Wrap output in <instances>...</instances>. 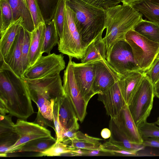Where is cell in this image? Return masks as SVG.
Returning a JSON list of instances; mask_svg holds the SVG:
<instances>
[{
	"label": "cell",
	"mask_w": 159,
	"mask_h": 159,
	"mask_svg": "<svg viewBox=\"0 0 159 159\" xmlns=\"http://www.w3.org/2000/svg\"><path fill=\"white\" fill-rule=\"evenodd\" d=\"M31 101L24 79L2 63L0 68V115L9 114L26 120L34 113Z\"/></svg>",
	"instance_id": "cell-1"
},
{
	"label": "cell",
	"mask_w": 159,
	"mask_h": 159,
	"mask_svg": "<svg viewBox=\"0 0 159 159\" xmlns=\"http://www.w3.org/2000/svg\"><path fill=\"white\" fill-rule=\"evenodd\" d=\"M24 79L31 100L38 108L34 122L44 127H50L54 130L53 107L65 95L60 74L38 79Z\"/></svg>",
	"instance_id": "cell-2"
},
{
	"label": "cell",
	"mask_w": 159,
	"mask_h": 159,
	"mask_svg": "<svg viewBox=\"0 0 159 159\" xmlns=\"http://www.w3.org/2000/svg\"><path fill=\"white\" fill-rule=\"evenodd\" d=\"M73 11L75 23L80 35L84 48L95 40L102 38L105 28V12L83 0H65Z\"/></svg>",
	"instance_id": "cell-3"
},
{
	"label": "cell",
	"mask_w": 159,
	"mask_h": 159,
	"mask_svg": "<svg viewBox=\"0 0 159 159\" xmlns=\"http://www.w3.org/2000/svg\"><path fill=\"white\" fill-rule=\"evenodd\" d=\"M106 33L103 38L106 46V57L113 45L125 40L127 32L133 30L143 19V15L131 6L118 5L105 10Z\"/></svg>",
	"instance_id": "cell-4"
},
{
	"label": "cell",
	"mask_w": 159,
	"mask_h": 159,
	"mask_svg": "<svg viewBox=\"0 0 159 159\" xmlns=\"http://www.w3.org/2000/svg\"><path fill=\"white\" fill-rule=\"evenodd\" d=\"M58 49L61 53L78 59L84 57L85 51L75 23L73 11L66 4L63 33L59 39Z\"/></svg>",
	"instance_id": "cell-5"
},
{
	"label": "cell",
	"mask_w": 159,
	"mask_h": 159,
	"mask_svg": "<svg viewBox=\"0 0 159 159\" xmlns=\"http://www.w3.org/2000/svg\"><path fill=\"white\" fill-rule=\"evenodd\" d=\"M155 96L154 85L145 74L137 90L127 105L137 127L147 121Z\"/></svg>",
	"instance_id": "cell-6"
},
{
	"label": "cell",
	"mask_w": 159,
	"mask_h": 159,
	"mask_svg": "<svg viewBox=\"0 0 159 159\" xmlns=\"http://www.w3.org/2000/svg\"><path fill=\"white\" fill-rule=\"evenodd\" d=\"M125 40L130 46L135 62L145 72L150 67L159 53V43L152 42L133 30L128 31Z\"/></svg>",
	"instance_id": "cell-7"
},
{
	"label": "cell",
	"mask_w": 159,
	"mask_h": 159,
	"mask_svg": "<svg viewBox=\"0 0 159 159\" xmlns=\"http://www.w3.org/2000/svg\"><path fill=\"white\" fill-rule=\"evenodd\" d=\"M69 60L63 76V88L65 95L72 106L78 120L82 122L87 114L88 103L83 97L77 85L74 76L72 57Z\"/></svg>",
	"instance_id": "cell-8"
},
{
	"label": "cell",
	"mask_w": 159,
	"mask_h": 159,
	"mask_svg": "<svg viewBox=\"0 0 159 159\" xmlns=\"http://www.w3.org/2000/svg\"><path fill=\"white\" fill-rule=\"evenodd\" d=\"M65 62L62 54L55 53L42 56L23 73L22 78L33 80L60 74L65 68Z\"/></svg>",
	"instance_id": "cell-9"
},
{
	"label": "cell",
	"mask_w": 159,
	"mask_h": 159,
	"mask_svg": "<svg viewBox=\"0 0 159 159\" xmlns=\"http://www.w3.org/2000/svg\"><path fill=\"white\" fill-rule=\"evenodd\" d=\"M106 59L119 75L132 71H141L135 62L130 46L125 40L117 42Z\"/></svg>",
	"instance_id": "cell-10"
},
{
	"label": "cell",
	"mask_w": 159,
	"mask_h": 159,
	"mask_svg": "<svg viewBox=\"0 0 159 159\" xmlns=\"http://www.w3.org/2000/svg\"><path fill=\"white\" fill-rule=\"evenodd\" d=\"M14 127L19 139L7 151V154L17 152L22 146L33 140L52 136L50 131L45 127L24 120L18 119Z\"/></svg>",
	"instance_id": "cell-11"
},
{
	"label": "cell",
	"mask_w": 159,
	"mask_h": 159,
	"mask_svg": "<svg viewBox=\"0 0 159 159\" xmlns=\"http://www.w3.org/2000/svg\"><path fill=\"white\" fill-rule=\"evenodd\" d=\"M94 78L93 89L98 94L111 86L119 80L120 75L111 67L106 59L93 63Z\"/></svg>",
	"instance_id": "cell-12"
},
{
	"label": "cell",
	"mask_w": 159,
	"mask_h": 159,
	"mask_svg": "<svg viewBox=\"0 0 159 159\" xmlns=\"http://www.w3.org/2000/svg\"><path fill=\"white\" fill-rule=\"evenodd\" d=\"M74 76L81 94L88 103L95 95L93 87L94 74L93 63L72 61Z\"/></svg>",
	"instance_id": "cell-13"
},
{
	"label": "cell",
	"mask_w": 159,
	"mask_h": 159,
	"mask_svg": "<svg viewBox=\"0 0 159 159\" xmlns=\"http://www.w3.org/2000/svg\"><path fill=\"white\" fill-rule=\"evenodd\" d=\"M98 101L103 104L108 115L113 118L126 105L118 82L98 94Z\"/></svg>",
	"instance_id": "cell-14"
},
{
	"label": "cell",
	"mask_w": 159,
	"mask_h": 159,
	"mask_svg": "<svg viewBox=\"0 0 159 159\" xmlns=\"http://www.w3.org/2000/svg\"><path fill=\"white\" fill-rule=\"evenodd\" d=\"M112 119L116 125L130 141L142 144L143 139L127 104L123 107L116 117Z\"/></svg>",
	"instance_id": "cell-15"
},
{
	"label": "cell",
	"mask_w": 159,
	"mask_h": 159,
	"mask_svg": "<svg viewBox=\"0 0 159 159\" xmlns=\"http://www.w3.org/2000/svg\"><path fill=\"white\" fill-rule=\"evenodd\" d=\"M12 116L0 115V157H6L7 151L17 141L19 136L16 131Z\"/></svg>",
	"instance_id": "cell-16"
},
{
	"label": "cell",
	"mask_w": 159,
	"mask_h": 159,
	"mask_svg": "<svg viewBox=\"0 0 159 159\" xmlns=\"http://www.w3.org/2000/svg\"><path fill=\"white\" fill-rule=\"evenodd\" d=\"M25 30L22 26H20L9 52L6 57L2 61V63L8 66L18 76L22 78L21 47Z\"/></svg>",
	"instance_id": "cell-17"
},
{
	"label": "cell",
	"mask_w": 159,
	"mask_h": 159,
	"mask_svg": "<svg viewBox=\"0 0 159 159\" xmlns=\"http://www.w3.org/2000/svg\"><path fill=\"white\" fill-rule=\"evenodd\" d=\"M145 74L144 71H134L120 75L118 82L127 105L137 90Z\"/></svg>",
	"instance_id": "cell-18"
},
{
	"label": "cell",
	"mask_w": 159,
	"mask_h": 159,
	"mask_svg": "<svg viewBox=\"0 0 159 159\" xmlns=\"http://www.w3.org/2000/svg\"><path fill=\"white\" fill-rule=\"evenodd\" d=\"M46 29L45 23H42L31 33L29 53V67L33 65L42 56V50Z\"/></svg>",
	"instance_id": "cell-19"
},
{
	"label": "cell",
	"mask_w": 159,
	"mask_h": 159,
	"mask_svg": "<svg viewBox=\"0 0 159 159\" xmlns=\"http://www.w3.org/2000/svg\"><path fill=\"white\" fill-rule=\"evenodd\" d=\"M59 118L60 123L66 130L71 128L78 130L79 125L75 112L65 95L59 101Z\"/></svg>",
	"instance_id": "cell-20"
},
{
	"label": "cell",
	"mask_w": 159,
	"mask_h": 159,
	"mask_svg": "<svg viewBox=\"0 0 159 159\" xmlns=\"http://www.w3.org/2000/svg\"><path fill=\"white\" fill-rule=\"evenodd\" d=\"M13 14L14 21L22 19L21 26L31 33L35 29L33 20L25 0H9Z\"/></svg>",
	"instance_id": "cell-21"
},
{
	"label": "cell",
	"mask_w": 159,
	"mask_h": 159,
	"mask_svg": "<svg viewBox=\"0 0 159 159\" xmlns=\"http://www.w3.org/2000/svg\"><path fill=\"white\" fill-rule=\"evenodd\" d=\"M22 21V18H20L12 22L4 32L0 33L1 61L4 59L9 52L21 26Z\"/></svg>",
	"instance_id": "cell-22"
},
{
	"label": "cell",
	"mask_w": 159,
	"mask_h": 159,
	"mask_svg": "<svg viewBox=\"0 0 159 159\" xmlns=\"http://www.w3.org/2000/svg\"><path fill=\"white\" fill-rule=\"evenodd\" d=\"M107 49L103 38L98 39L90 44L86 49L81 62L91 63L106 58Z\"/></svg>",
	"instance_id": "cell-23"
},
{
	"label": "cell",
	"mask_w": 159,
	"mask_h": 159,
	"mask_svg": "<svg viewBox=\"0 0 159 159\" xmlns=\"http://www.w3.org/2000/svg\"><path fill=\"white\" fill-rule=\"evenodd\" d=\"M109 129L111 133L109 140L113 143L128 149L140 151L145 148L142 144L137 143L130 141L119 129L111 118L109 123Z\"/></svg>",
	"instance_id": "cell-24"
},
{
	"label": "cell",
	"mask_w": 159,
	"mask_h": 159,
	"mask_svg": "<svg viewBox=\"0 0 159 159\" xmlns=\"http://www.w3.org/2000/svg\"><path fill=\"white\" fill-rule=\"evenodd\" d=\"M130 6L149 21L159 25V0H144Z\"/></svg>",
	"instance_id": "cell-25"
},
{
	"label": "cell",
	"mask_w": 159,
	"mask_h": 159,
	"mask_svg": "<svg viewBox=\"0 0 159 159\" xmlns=\"http://www.w3.org/2000/svg\"><path fill=\"white\" fill-rule=\"evenodd\" d=\"M80 149L76 148L61 142L56 141L44 151L39 152L38 157L60 156H80Z\"/></svg>",
	"instance_id": "cell-26"
},
{
	"label": "cell",
	"mask_w": 159,
	"mask_h": 159,
	"mask_svg": "<svg viewBox=\"0 0 159 159\" xmlns=\"http://www.w3.org/2000/svg\"><path fill=\"white\" fill-rule=\"evenodd\" d=\"M102 139L93 137L80 131L76 132L74 139L68 144L70 147L82 150H90L99 148Z\"/></svg>",
	"instance_id": "cell-27"
},
{
	"label": "cell",
	"mask_w": 159,
	"mask_h": 159,
	"mask_svg": "<svg viewBox=\"0 0 159 159\" xmlns=\"http://www.w3.org/2000/svg\"><path fill=\"white\" fill-rule=\"evenodd\" d=\"M133 30L148 39L159 43V25L143 19Z\"/></svg>",
	"instance_id": "cell-28"
},
{
	"label": "cell",
	"mask_w": 159,
	"mask_h": 159,
	"mask_svg": "<svg viewBox=\"0 0 159 159\" xmlns=\"http://www.w3.org/2000/svg\"><path fill=\"white\" fill-rule=\"evenodd\" d=\"M57 141L52 136L30 141L22 146L17 152H43L50 147Z\"/></svg>",
	"instance_id": "cell-29"
},
{
	"label": "cell",
	"mask_w": 159,
	"mask_h": 159,
	"mask_svg": "<svg viewBox=\"0 0 159 159\" xmlns=\"http://www.w3.org/2000/svg\"><path fill=\"white\" fill-rule=\"evenodd\" d=\"M45 24L46 29L42 53L49 54L53 48L58 44L59 38L53 19Z\"/></svg>",
	"instance_id": "cell-30"
},
{
	"label": "cell",
	"mask_w": 159,
	"mask_h": 159,
	"mask_svg": "<svg viewBox=\"0 0 159 159\" xmlns=\"http://www.w3.org/2000/svg\"><path fill=\"white\" fill-rule=\"evenodd\" d=\"M102 150L108 155L125 156H140L137 150L125 148L109 140L102 144Z\"/></svg>",
	"instance_id": "cell-31"
},
{
	"label": "cell",
	"mask_w": 159,
	"mask_h": 159,
	"mask_svg": "<svg viewBox=\"0 0 159 159\" xmlns=\"http://www.w3.org/2000/svg\"><path fill=\"white\" fill-rule=\"evenodd\" d=\"M0 33L4 32L14 22L12 10L9 0H0Z\"/></svg>",
	"instance_id": "cell-32"
},
{
	"label": "cell",
	"mask_w": 159,
	"mask_h": 159,
	"mask_svg": "<svg viewBox=\"0 0 159 159\" xmlns=\"http://www.w3.org/2000/svg\"><path fill=\"white\" fill-rule=\"evenodd\" d=\"M37 0L45 23L50 21L60 0Z\"/></svg>",
	"instance_id": "cell-33"
},
{
	"label": "cell",
	"mask_w": 159,
	"mask_h": 159,
	"mask_svg": "<svg viewBox=\"0 0 159 159\" xmlns=\"http://www.w3.org/2000/svg\"><path fill=\"white\" fill-rule=\"evenodd\" d=\"M65 7V0H60L56 8L52 19L59 39L61 38L63 34Z\"/></svg>",
	"instance_id": "cell-34"
},
{
	"label": "cell",
	"mask_w": 159,
	"mask_h": 159,
	"mask_svg": "<svg viewBox=\"0 0 159 159\" xmlns=\"http://www.w3.org/2000/svg\"><path fill=\"white\" fill-rule=\"evenodd\" d=\"M32 17L35 28L45 23L37 0H25Z\"/></svg>",
	"instance_id": "cell-35"
},
{
	"label": "cell",
	"mask_w": 159,
	"mask_h": 159,
	"mask_svg": "<svg viewBox=\"0 0 159 159\" xmlns=\"http://www.w3.org/2000/svg\"><path fill=\"white\" fill-rule=\"evenodd\" d=\"M30 39L31 33L25 29L24 39L21 47L23 75L29 67V53Z\"/></svg>",
	"instance_id": "cell-36"
},
{
	"label": "cell",
	"mask_w": 159,
	"mask_h": 159,
	"mask_svg": "<svg viewBox=\"0 0 159 159\" xmlns=\"http://www.w3.org/2000/svg\"><path fill=\"white\" fill-rule=\"evenodd\" d=\"M154 123H148L147 121L138 127L139 134L142 139L147 138L159 137V127Z\"/></svg>",
	"instance_id": "cell-37"
},
{
	"label": "cell",
	"mask_w": 159,
	"mask_h": 159,
	"mask_svg": "<svg viewBox=\"0 0 159 159\" xmlns=\"http://www.w3.org/2000/svg\"><path fill=\"white\" fill-rule=\"evenodd\" d=\"M60 99L55 103L53 108V122L57 142H61L63 135L65 131L60 123L59 118V101Z\"/></svg>",
	"instance_id": "cell-38"
},
{
	"label": "cell",
	"mask_w": 159,
	"mask_h": 159,
	"mask_svg": "<svg viewBox=\"0 0 159 159\" xmlns=\"http://www.w3.org/2000/svg\"><path fill=\"white\" fill-rule=\"evenodd\" d=\"M145 72L154 85L158 82L159 81V58L157 57L149 69Z\"/></svg>",
	"instance_id": "cell-39"
},
{
	"label": "cell",
	"mask_w": 159,
	"mask_h": 159,
	"mask_svg": "<svg viewBox=\"0 0 159 159\" xmlns=\"http://www.w3.org/2000/svg\"><path fill=\"white\" fill-rule=\"evenodd\" d=\"M87 3L97 7L106 10L117 5L120 0H83Z\"/></svg>",
	"instance_id": "cell-40"
},
{
	"label": "cell",
	"mask_w": 159,
	"mask_h": 159,
	"mask_svg": "<svg viewBox=\"0 0 159 159\" xmlns=\"http://www.w3.org/2000/svg\"><path fill=\"white\" fill-rule=\"evenodd\" d=\"M143 139L142 144L145 147L159 148V137L147 138Z\"/></svg>",
	"instance_id": "cell-41"
},
{
	"label": "cell",
	"mask_w": 159,
	"mask_h": 159,
	"mask_svg": "<svg viewBox=\"0 0 159 159\" xmlns=\"http://www.w3.org/2000/svg\"><path fill=\"white\" fill-rule=\"evenodd\" d=\"M101 145L100 147L98 149L90 150H83V156H98L102 155H108L107 153L103 151L101 149Z\"/></svg>",
	"instance_id": "cell-42"
},
{
	"label": "cell",
	"mask_w": 159,
	"mask_h": 159,
	"mask_svg": "<svg viewBox=\"0 0 159 159\" xmlns=\"http://www.w3.org/2000/svg\"><path fill=\"white\" fill-rule=\"evenodd\" d=\"M111 134V133L110 130L107 128L103 129L101 133V136L105 139L110 138Z\"/></svg>",
	"instance_id": "cell-43"
},
{
	"label": "cell",
	"mask_w": 159,
	"mask_h": 159,
	"mask_svg": "<svg viewBox=\"0 0 159 159\" xmlns=\"http://www.w3.org/2000/svg\"><path fill=\"white\" fill-rule=\"evenodd\" d=\"M143 0H120L122 4H125L129 5Z\"/></svg>",
	"instance_id": "cell-44"
},
{
	"label": "cell",
	"mask_w": 159,
	"mask_h": 159,
	"mask_svg": "<svg viewBox=\"0 0 159 159\" xmlns=\"http://www.w3.org/2000/svg\"><path fill=\"white\" fill-rule=\"evenodd\" d=\"M154 85L155 96L159 98V81Z\"/></svg>",
	"instance_id": "cell-45"
},
{
	"label": "cell",
	"mask_w": 159,
	"mask_h": 159,
	"mask_svg": "<svg viewBox=\"0 0 159 159\" xmlns=\"http://www.w3.org/2000/svg\"><path fill=\"white\" fill-rule=\"evenodd\" d=\"M155 123L157 125L159 126V116L157 118V120L155 122Z\"/></svg>",
	"instance_id": "cell-46"
},
{
	"label": "cell",
	"mask_w": 159,
	"mask_h": 159,
	"mask_svg": "<svg viewBox=\"0 0 159 159\" xmlns=\"http://www.w3.org/2000/svg\"><path fill=\"white\" fill-rule=\"evenodd\" d=\"M157 57L159 58V53L157 56Z\"/></svg>",
	"instance_id": "cell-47"
}]
</instances>
